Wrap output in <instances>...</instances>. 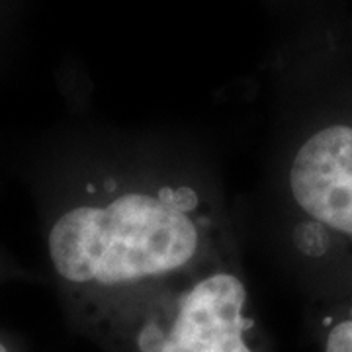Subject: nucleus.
<instances>
[{"mask_svg": "<svg viewBox=\"0 0 352 352\" xmlns=\"http://www.w3.org/2000/svg\"><path fill=\"white\" fill-rule=\"evenodd\" d=\"M47 254L76 309L237 261L223 214L180 180H100L51 221Z\"/></svg>", "mask_w": 352, "mask_h": 352, "instance_id": "1", "label": "nucleus"}, {"mask_svg": "<svg viewBox=\"0 0 352 352\" xmlns=\"http://www.w3.org/2000/svg\"><path fill=\"white\" fill-rule=\"evenodd\" d=\"M113 352H264L237 261L80 309Z\"/></svg>", "mask_w": 352, "mask_h": 352, "instance_id": "2", "label": "nucleus"}, {"mask_svg": "<svg viewBox=\"0 0 352 352\" xmlns=\"http://www.w3.org/2000/svg\"><path fill=\"white\" fill-rule=\"evenodd\" d=\"M282 184L294 256L327 300L352 292V110L305 126Z\"/></svg>", "mask_w": 352, "mask_h": 352, "instance_id": "3", "label": "nucleus"}, {"mask_svg": "<svg viewBox=\"0 0 352 352\" xmlns=\"http://www.w3.org/2000/svg\"><path fill=\"white\" fill-rule=\"evenodd\" d=\"M321 352H352V294L329 300L321 317Z\"/></svg>", "mask_w": 352, "mask_h": 352, "instance_id": "4", "label": "nucleus"}, {"mask_svg": "<svg viewBox=\"0 0 352 352\" xmlns=\"http://www.w3.org/2000/svg\"><path fill=\"white\" fill-rule=\"evenodd\" d=\"M0 352H10V351H8V346H6V344H4L2 340H0Z\"/></svg>", "mask_w": 352, "mask_h": 352, "instance_id": "5", "label": "nucleus"}]
</instances>
